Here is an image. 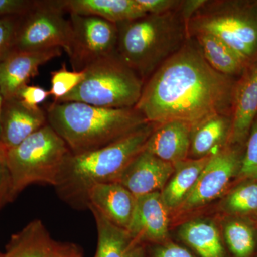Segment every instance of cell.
I'll list each match as a JSON object with an SVG mask.
<instances>
[{
  "mask_svg": "<svg viewBox=\"0 0 257 257\" xmlns=\"http://www.w3.org/2000/svg\"><path fill=\"white\" fill-rule=\"evenodd\" d=\"M237 79L213 69L189 37L147 79L135 108L155 124L181 120L194 124L212 114L232 115Z\"/></svg>",
  "mask_w": 257,
  "mask_h": 257,
  "instance_id": "cell-1",
  "label": "cell"
},
{
  "mask_svg": "<svg viewBox=\"0 0 257 257\" xmlns=\"http://www.w3.org/2000/svg\"><path fill=\"white\" fill-rule=\"evenodd\" d=\"M156 125L147 122L105 147L71 153L55 187L59 197L74 209H87L89 189L96 184L118 182L128 164L143 151Z\"/></svg>",
  "mask_w": 257,
  "mask_h": 257,
  "instance_id": "cell-2",
  "label": "cell"
},
{
  "mask_svg": "<svg viewBox=\"0 0 257 257\" xmlns=\"http://www.w3.org/2000/svg\"><path fill=\"white\" fill-rule=\"evenodd\" d=\"M46 114L47 124L74 155L105 147L149 122L135 107L111 109L77 101L53 102Z\"/></svg>",
  "mask_w": 257,
  "mask_h": 257,
  "instance_id": "cell-3",
  "label": "cell"
},
{
  "mask_svg": "<svg viewBox=\"0 0 257 257\" xmlns=\"http://www.w3.org/2000/svg\"><path fill=\"white\" fill-rule=\"evenodd\" d=\"M116 54L144 82L189 38L178 10L117 24Z\"/></svg>",
  "mask_w": 257,
  "mask_h": 257,
  "instance_id": "cell-4",
  "label": "cell"
},
{
  "mask_svg": "<svg viewBox=\"0 0 257 257\" xmlns=\"http://www.w3.org/2000/svg\"><path fill=\"white\" fill-rule=\"evenodd\" d=\"M71 152L65 142L47 124L23 143L5 152L12 201L32 184L56 187Z\"/></svg>",
  "mask_w": 257,
  "mask_h": 257,
  "instance_id": "cell-5",
  "label": "cell"
},
{
  "mask_svg": "<svg viewBox=\"0 0 257 257\" xmlns=\"http://www.w3.org/2000/svg\"><path fill=\"white\" fill-rule=\"evenodd\" d=\"M189 36L207 32L220 39L248 65L257 59V1H206L188 25Z\"/></svg>",
  "mask_w": 257,
  "mask_h": 257,
  "instance_id": "cell-6",
  "label": "cell"
},
{
  "mask_svg": "<svg viewBox=\"0 0 257 257\" xmlns=\"http://www.w3.org/2000/svg\"><path fill=\"white\" fill-rule=\"evenodd\" d=\"M84 71V80L58 102L77 101L111 109L133 108L138 104L145 82L116 52Z\"/></svg>",
  "mask_w": 257,
  "mask_h": 257,
  "instance_id": "cell-7",
  "label": "cell"
},
{
  "mask_svg": "<svg viewBox=\"0 0 257 257\" xmlns=\"http://www.w3.org/2000/svg\"><path fill=\"white\" fill-rule=\"evenodd\" d=\"M62 0L33 1L18 16L13 50L39 51L60 48L68 55L72 26Z\"/></svg>",
  "mask_w": 257,
  "mask_h": 257,
  "instance_id": "cell-8",
  "label": "cell"
},
{
  "mask_svg": "<svg viewBox=\"0 0 257 257\" xmlns=\"http://www.w3.org/2000/svg\"><path fill=\"white\" fill-rule=\"evenodd\" d=\"M72 42L68 54L74 71H82L116 52V24L95 16L69 13Z\"/></svg>",
  "mask_w": 257,
  "mask_h": 257,
  "instance_id": "cell-9",
  "label": "cell"
},
{
  "mask_svg": "<svg viewBox=\"0 0 257 257\" xmlns=\"http://www.w3.org/2000/svg\"><path fill=\"white\" fill-rule=\"evenodd\" d=\"M243 147L229 145L211 155L179 210H192L220 197L239 175Z\"/></svg>",
  "mask_w": 257,
  "mask_h": 257,
  "instance_id": "cell-10",
  "label": "cell"
},
{
  "mask_svg": "<svg viewBox=\"0 0 257 257\" xmlns=\"http://www.w3.org/2000/svg\"><path fill=\"white\" fill-rule=\"evenodd\" d=\"M62 55V49L13 50L0 62V92L4 100L16 99L19 91L39 74V69Z\"/></svg>",
  "mask_w": 257,
  "mask_h": 257,
  "instance_id": "cell-11",
  "label": "cell"
},
{
  "mask_svg": "<svg viewBox=\"0 0 257 257\" xmlns=\"http://www.w3.org/2000/svg\"><path fill=\"white\" fill-rule=\"evenodd\" d=\"M175 172V165L144 150L128 164L118 182L135 197L162 192Z\"/></svg>",
  "mask_w": 257,
  "mask_h": 257,
  "instance_id": "cell-12",
  "label": "cell"
},
{
  "mask_svg": "<svg viewBox=\"0 0 257 257\" xmlns=\"http://www.w3.org/2000/svg\"><path fill=\"white\" fill-rule=\"evenodd\" d=\"M257 115V59L246 66L235 86L229 145L245 147Z\"/></svg>",
  "mask_w": 257,
  "mask_h": 257,
  "instance_id": "cell-13",
  "label": "cell"
},
{
  "mask_svg": "<svg viewBox=\"0 0 257 257\" xmlns=\"http://www.w3.org/2000/svg\"><path fill=\"white\" fill-rule=\"evenodd\" d=\"M169 211L160 192L136 197L135 211L127 229L128 233L143 243H161L167 241L170 223Z\"/></svg>",
  "mask_w": 257,
  "mask_h": 257,
  "instance_id": "cell-14",
  "label": "cell"
},
{
  "mask_svg": "<svg viewBox=\"0 0 257 257\" xmlns=\"http://www.w3.org/2000/svg\"><path fill=\"white\" fill-rule=\"evenodd\" d=\"M47 124L41 108L32 109L18 99L3 102L1 116V145L5 152L14 148Z\"/></svg>",
  "mask_w": 257,
  "mask_h": 257,
  "instance_id": "cell-15",
  "label": "cell"
},
{
  "mask_svg": "<svg viewBox=\"0 0 257 257\" xmlns=\"http://www.w3.org/2000/svg\"><path fill=\"white\" fill-rule=\"evenodd\" d=\"M136 197L119 182L96 184L87 193V209L94 208L113 224L127 230Z\"/></svg>",
  "mask_w": 257,
  "mask_h": 257,
  "instance_id": "cell-16",
  "label": "cell"
},
{
  "mask_svg": "<svg viewBox=\"0 0 257 257\" xmlns=\"http://www.w3.org/2000/svg\"><path fill=\"white\" fill-rule=\"evenodd\" d=\"M192 126L181 120L157 124L144 150L172 165L186 160L189 158Z\"/></svg>",
  "mask_w": 257,
  "mask_h": 257,
  "instance_id": "cell-17",
  "label": "cell"
},
{
  "mask_svg": "<svg viewBox=\"0 0 257 257\" xmlns=\"http://www.w3.org/2000/svg\"><path fill=\"white\" fill-rule=\"evenodd\" d=\"M232 115L215 114L192 124L189 158L211 156L229 145Z\"/></svg>",
  "mask_w": 257,
  "mask_h": 257,
  "instance_id": "cell-18",
  "label": "cell"
},
{
  "mask_svg": "<svg viewBox=\"0 0 257 257\" xmlns=\"http://www.w3.org/2000/svg\"><path fill=\"white\" fill-rule=\"evenodd\" d=\"M88 209L92 212L97 229L94 257H144L143 243L132 236L127 230L113 224L94 208Z\"/></svg>",
  "mask_w": 257,
  "mask_h": 257,
  "instance_id": "cell-19",
  "label": "cell"
},
{
  "mask_svg": "<svg viewBox=\"0 0 257 257\" xmlns=\"http://www.w3.org/2000/svg\"><path fill=\"white\" fill-rule=\"evenodd\" d=\"M67 13L95 16L110 23H124L142 18L144 13L137 0H62Z\"/></svg>",
  "mask_w": 257,
  "mask_h": 257,
  "instance_id": "cell-20",
  "label": "cell"
},
{
  "mask_svg": "<svg viewBox=\"0 0 257 257\" xmlns=\"http://www.w3.org/2000/svg\"><path fill=\"white\" fill-rule=\"evenodd\" d=\"M210 156L202 159H187L175 164V172L161 192L169 210L179 209L197 183L199 175Z\"/></svg>",
  "mask_w": 257,
  "mask_h": 257,
  "instance_id": "cell-21",
  "label": "cell"
},
{
  "mask_svg": "<svg viewBox=\"0 0 257 257\" xmlns=\"http://www.w3.org/2000/svg\"><path fill=\"white\" fill-rule=\"evenodd\" d=\"M179 238L200 257H228L219 230L213 221L194 219L184 223Z\"/></svg>",
  "mask_w": 257,
  "mask_h": 257,
  "instance_id": "cell-22",
  "label": "cell"
},
{
  "mask_svg": "<svg viewBox=\"0 0 257 257\" xmlns=\"http://www.w3.org/2000/svg\"><path fill=\"white\" fill-rule=\"evenodd\" d=\"M195 40L204 59L216 72L239 78L246 64L226 44L207 32H198L190 37Z\"/></svg>",
  "mask_w": 257,
  "mask_h": 257,
  "instance_id": "cell-23",
  "label": "cell"
},
{
  "mask_svg": "<svg viewBox=\"0 0 257 257\" xmlns=\"http://www.w3.org/2000/svg\"><path fill=\"white\" fill-rule=\"evenodd\" d=\"M55 243L42 221L35 219L13 235L3 257H50Z\"/></svg>",
  "mask_w": 257,
  "mask_h": 257,
  "instance_id": "cell-24",
  "label": "cell"
},
{
  "mask_svg": "<svg viewBox=\"0 0 257 257\" xmlns=\"http://www.w3.org/2000/svg\"><path fill=\"white\" fill-rule=\"evenodd\" d=\"M226 246L234 257H253L256 248V231L248 217L230 216L224 226Z\"/></svg>",
  "mask_w": 257,
  "mask_h": 257,
  "instance_id": "cell-25",
  "label": "cell"
},
{
  "mask_svg": "<svg viewBox=\"0 0 257 257\" xmlns=\"http://www.w3.org/2000/svg\"><path fill=\"white\" fill-rule=\"evenodd\" d=\"M231 216H257V180H243L230 191L222 203Z\"/></svg>",
  "mask_w": 257,
  "mask_h": 257,
  "instance_id": "cell-26",
  "label": "cell"
},
{
  "mask_svg": "<svg viewBox=\"0 0 257 257\" xmlns=\"http://www.w3.org/2000/svg\"><path fill=\"white\" fill-rule=\"evenodd\" d=\"M51 75V87L49 92L52 96L54 102H58L61 99L73 91L85 77V72L82 71H69L65 63L57 70L52 71Z\"/></svg>",
  "mask_w": 257,
  "mask_h": 257,
  "instance_id": "cell-27",
  "label": "cell"
},
{
  "mask_svg": "<svg viewBox=\"0 0 257 257\" xmlns=\"http://www.w3.org/2000/svg\"><path fill=\"white\" fill-rule=\"evenodd\" d=\"M237 178L241 181L257 180V115L245 144Z\"/></svg>",
  "mask_w": 257,
  "mask_h": 257,
  "instance_id": "cell-28",
  "label": "cell"
},
{
  "mask_svg": "<svg viewBox=\"0 0 257 257\" xmlns=\"http://www.w3.org/2000/svg\"><path fill=\"white\" fill-rule=\"evenodd\" d=\"M18 16L0 19V62L13 50Z\"/></svg>",
  "mask_w": 257,
  "mask_h": 257,
  "instance_id": "cell-29",
  "label": "cell"
},
{
  "mask_svg": "<svg viewBox=\"0 0 257 257\" xmlns=\"http://www.w3.org/2000/svg\"><path fill=\"white\" fill-rule=\"evenodd\" d=\"M49 96H50V92L45 88L27 84L19 91L16 99L27 107L37 109L40 108L39 105L46 100Z\"/></svg>",
  "mask_w": 257,
  "mask_h": 257,
  "instance_id": "cell-30",
  "label": "cell"
},
{
  "mask_svg": "<svg viewBox=\"0 0 257 257\" xmlns=\"http://www.w3.org/2000/svg\"><path fill=\"white\" fill-rule=\"evenodd\" d=\"M145 14L161 15L178 9L179 0H137Z\"/></svg>",
  "mask_w": 257,
  "mask_h": 257,
  "instance_id": "cell-31",
  "label": "cell"
},
{
  "mask_svg": "<svg viewBox=\"0 0 257 257\" xmlns=\"http://www.w3.org/2000/svg\"><path fill=\"white\" fill-rule=\"evenodd\" d=\"M153 257H196L189 250L172 241H165L154 248Z\"/></svg>",
  "mask_w": 257,
  "mask_h": 257,
  "instance_id": "cell-32",
  "label": "cell"
},
{
  "mask_svg": "<svg viewBox=\"0 0 257 257\" xmlns=\"http://www.w3.org/2000/svg\"><path fill=\"white\" fill-rule=\"evenodd\" d=\"M32 3L28 0H0V19L20 16L31 7Z\"/></svg>",
  "mask_w": 257,
  "mask_h": 257,
  "instance_id": "cell-33",
  "label": "cell"
},
{
  "mask_svg": "<svg viewBox=\"0 0 257 257\" xmlns=\"http://www.w3.org/2000/svg\"><path fill=\"white\" fill-rule=\"evenodd\" d=\"M0 202L3 204L12 202L10 197L9 173L5 160L0 159Z\"/></svg>",
  "mask_w": 257,
  "mask_h": 257,
  "instance_id": "cell-34",
  "label": "cell"
},
{
  "mask_svg": "<svg viewBox=\"0 0 257 257\" xmlns=\"http://www.w3.org/2000/svg\"><path fill=\"white\" fill-rule=\"evenodd\" d=\"M206 1L207 0H181L180 5L177 10L187 25H188L189 20L197 13L198 10L202 8Z\"/></svg>",
  "mask_w": 257,
  "mask_h": 257,
  "instance_id": "cell-35",
  "label": "cell"
},
{
  "mask_svg": "<svg viewBox=\"0 0 257 257\" xmlns=\"http://www.w3.org/2000/svg\"><path fill=\"white\" fill-rule=\"evenodd\" d=\"M50 257H81V254L73 243L56 242Z\"/></svg>",
  "mask_w": 257,
  "mask_h": 257,
  "instance_id": "cell-36",
  "label": "cell"
},
{
  "mask_svg": "<svg viewBox=\"0 0 257 257\" xmlns=\"http://www.w3.org/2000/svg\"><path fill=\"white\" fill-rule=\"evenodd\" d=\"M3 102H4V99L2 96L1 92H0V148L3 149L1 145V116L2 110H3ZM4 150V149H3Z\"/></svg>",
  "mask_w": 257,
  "mask_h": 257,
  "instance_id": "cell-37",
  "label": "cell"
},
{
  "mask_svg": "<svg viewBox=\"0 0 257 257\" xmlns=\"http://www.w3.org/2000/svg\"><path fill=\"white\" fill-rule=\"evenodd\" d=\"M5 151L3 149L0 148V159L5 160Z\"/></svg>",
  "mask_w": 257,
  "mask_h": 257,
  "instance_id": "cell-38",
  "label": "cell"
},
{
  "mask_svg": "<svg viewBox=\"0 0 257 257\" xmlns=\"http://www.w3.org/2000/svg\"><path fill=\"white\" fill-rule=\"evenodd\" d=\"M3 206H4V204H3V203H2L1 202H0V208H1L2 207H3ZM3 254H1V253H0V257H3Z\"/></svg>",
  "mask_w": 257,
  "mask_h": 257,
  "instance_id": "cell-39",
  "label": "cell"
}]
</instances>
